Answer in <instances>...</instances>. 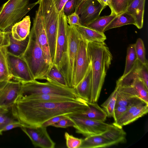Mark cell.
<instances>
[{
    "label": "cell",
    "mask_w": 148,
    "mask_h": 148,
    "mask_svg": "<svg viewBox=\"0 0 148 148\" xmlns=\"http://www.w3.org/2000/svg\"><path fill=\"white\" fill-rule=\"evenodd\" d=\"M89 108L83 99L60 102L17 99L11 106L14 118L24 126L37 127L56 116L77 114Z\"/></svg>",
    "instance_id": "cell-1"
},
{
    "label": "cell",
    "mask_w": 148,
    "mask_h": 148,
    "mask_svg": "<svg viewBox=\"0 0 148 148\" xmlns=\"http://www.w3.org/2000/svg\"><path fill=\"white\" fill-rule=\"evenodd\" d=\"M87 50L91 65L92 87L90 102L97 101L113 56L105 43H88Z\"/></svg>",
    "instance_id": "cell-2"
},
{
    "label": "cell",
    "mask_w": 148,
    "mask_h": 148,
    "mask_svg": "<svg viewBox=\"0 0 148 148\" xmlns=\"http://www.w3.org/2000/svg\"><path fill=\"white\" fill-rule=\"evenodd\" d=\"M20 57L27 63L34 79H45L51 66L46 62L42 49L31 29L27 48Z\"/></svg>",
    "instance_id": "cell-3"
},
{
    "label": "cell",
    "mask_w": 148,
    "mask_h": 148,
    "mask_svg": "<svg viewBox=\"0 0 148 148\" xmlns=\"http://www.w3.org/2000/svg\"><path fill=\"white\" fill-rule=\"evenodd\" d=\"M40 0L29 3V0H8L0 7V30L10 31Z\"/></svg>",
    "instance_id": "cell-4"
},
{
    "label": "cell",
    "mask_w": 148,
    "mask_h": 148,
    "mask_svg": "<svg viewBox=\"0 0 148 148\" xmlns=\"http://www.w3.org/2000/svg\"><path fill=\"white\" fill-rule=\"evenodd\" d=\"M38 94H53L76 99H82L78 95L74 88L61 86L47 81L42 82L34 80L21 84L19 94L17 99Z\"/></svg>",
    "instance_id": "cell-5"
},
{
    "label": "cell",
    "mask_w": 148,
    "mask_h": 148,
    "mask_svg": "<svg viewBox=\"0 0 148 148\" xmlns=\"http://www.w3.org/2000/svg\"><path fill=\"white\" fill-rule=\"evenodd\" d=\"M82 38L75 25H69L66 56L61 72L64 76L69 87L73 88L77 56L79 42Z\"/></svg>",
    "instance_id": "cell-6"
},
{
    "label": "cell",
    "mask_w": 148,
    "mask_h": 148,
    "mask_svg": "<svg viewBox=\"0 0 148 148\" xmlns=\"http://www.w3.org/2000/svg\"><path fill=\"white\" fill-rule=\"evenodd\" d=\"M39 4L44 18L51 57L53 59L55 52L59 14L53 0H40Z\"/></svg>",
    "instance_id": "cell-7"
},
{
    "label": "cell",
    "mask_w": 148,
    "mask_h": 148,
    "mask_svg": "<svg viewBox=\"0 0 148 148\" xmlns=\"http://www.w3.org/2000/svg\"><path fill=\"white\" fill-rule=\"evenodd\" d=\"M67 16L63 10L59 14L55 52L53 64L62 71L65 64L68 42Z\"/></svg>",
    "instance_id": "cell-8"
},
{
    "label": "cell",
    "mask_w": 148,
    "mask_h": 148,
    "mask_svg": "<svg viewBox=\"0 0 148 148\" xmlns=\"http://www.w3.org/2000/svg\"><path fill=\"white\" fill-rule=\"evenodd\" d=\"M75 123L73 127L76 132L86 137L100 135L106 131L112 124L94 121L75 114L68 115Z\"/></svg>",
    "instance_id": "cell-9"
},
{
    "label": "cell",
    "mask_w": 148,
    "mask_h": 148,
    "mask_svg": "<svg viewBox=\"0 0 148 148\" xmlns=\"http://www.w3.org/2000/svg\"><path fill=\"white\" fill-rule=\"evenodd\" d=\"M31 30L33 31L43 51L46 62L50 66L53 64L46 33L45 22L40 5L36 11Z\"/></svg>",
    "instance_id": "cell-10"
},
{
    "label": "cell",
    "mask_w": 148,
    "mask_h": 148,
    "mask_svg": "<svg viewBox=\"0 0 148 148\" xmlns=\"http://www.w3.org/2000/svg\"><path fill=\"white\" fill-rule=\"evenodd\" d=\"M105 7L97 0H78L74 12L79 16L81 25L86 27L99 16Z\"/></svg>",
    "instance_id": "cell-11"
},
{
    "label": "cell",
    "mask_w": 148,
    "mask_h": 148,
    "mask_svg": "<svg viewBox=\"0 0 148 148\" xmlns=\"http://www.w3.org/2000/svg\"><path fill=\"white\" fill-rule=\"evenodd\" d=\"M7 58L14 81L22 84L35 80L27 63L21 57L8 53Z\"/></svg>",
    "instance_id": "cell-12"
},
{
    "label": "cell",
    "mask_w": 148,
    "mask_h": 148,
    "mask_svg": "<svg viewBox=\"0 0 148 148\" xmlns=\"http://www.w3.org/2000/svg\"><path fill=\"white\" fill-rule=\"evenodd\" d=\"M28 136L35 147L54 148L55 143L49 136L47 127L42 126L31 127L24 126L21 127Z\"/></svg>",
    "instance_id": "cell-13"
},
{
    "label": "cell",
    "mask_w": 148,
    "mask_h": 148,
    "mask_svg": "<svg viewBox=\"0 0 148 148\" xmlns=\"http://www.w3.org/2000/svg\"><path fill=\"white\" fill-rule=\"evenodd\" d=\"M88 43L82 38L79 42L75 71L74 88L84 77L90 64L87 50Z\"/></svg>",
    "instance_id": "cell-14"
},
{
    "label": "cell",
    "mask_w": 148,
    "mask_h": 148,
    "mask_svg": "<svg viewBox=\"0 0 148 148\" xmlns=\"http://www.w3.org/2000/svg\"><path fill=\"white\" fill-rule=\"evenodd\" d=\"M21 83L11 80L0 83V107L11 106L18 97Z\"/></svg>",
    "instance_id": "cell-15"
},
{
    "label": "cell",
    "mask_w": 148,
    "mask_h": 148,
    "mask_svg": "<svg viewBox=\"0 0 148 148\" xmlns=\"http://www.w3.org/2000/svg\"><path fill=\"white\" fill-rule=\"evenodd\" d=\"M92 87V73L90 64L84 77L74 88L81 98L90 102Z\"/></svg>",
    "instance_id": "cell-16"
},
{
    "label": "cell",
    "mask_w": 148,
    "mask_h": 148,
    "mask_svg": "<svg viewBox=\"0 0 148 148\" xmlns=\"http://www.w3.org/2000/svg\"><path fill=\"white\" fill-rule=\"evenodd\" d=\"M29 16L25 17L21 20L14 24L12 27L10 32L13 38L18 41L25 39L30 32L31 21Z\"/></svg>",
    "instance_id": "cell-17"
},
{
    "label": "cell",
    "mask_w": 148,
    "mask_h": 148,
    "mask_svg": "<svg viewBox=\"0 0 148 148\" xmlns=\"http://www.w3.org/2000/svg\"><path fill=\"white\" fill-rule=\"evenodd\" d=\"M145 0H132L126 11L134 17L135 25L139 29L143 26Z\"/></svg>",
    "instance_id": "cell-18"
},
{
    "label": "cell",
    "mask_w": 148,
    "mask_h": 148,
    "mask_svg": "<svg viewBox=\"0 0 148 148\" xmlns=\"http://www.w3.org/2000/svg\"><path fill=\"white\" fill-rule=\"evenodd\" d=\"M88 104L89 108L87 110L74 114L94 121L104 122L107 116L103 109L97 102H88Z\"/></svg>",
    "instance_id": "cell-19"
},
{
    "label": "cell",
    "mask_w": 148,
    "mask_h": 148,
    "mask_svg": "<svg viewBox=\"0 0 148 148\" xmlns=\"http://www.w3.org/2000/svg\"><path fill=\"white\" fill-rule=\"evenodd\" d=\"M101 135L113 145L124 143L126 141V133L122 127L113 124Z\"/></svg>",
    "instance_id": "cell-20"
},
{
    "label": "cell",
    "mask_w": 148,
    "mask_h": 148,
    "mask_svg": "<svg viewBox=\"0 0 148 148\" xmlns=\"http://www.w3.org/2000/svg\"><path fill=\"white\" fill-rule=\"evenodd\" d=\"M75 26L82 39L88 43L104 42L106 39L104 33H101L82 25Z\"/></svg>",
    "instance_id": "cell-21"
},
{
    "label": "cell",
    "mask_w": 148,
    "mask_h": 148,
    "mask_svg": "<svg viewBox=\"0 0 148 148\" xmlns=\"http://www.w3.org/2000/svg\"><path fill=\"white\" fill-rule=\"evenodd\" d=\"M113 145L101 134L86 137L83 139L79 148H105Z\"/></svg>",
    "instance_id": "cell-22"
},
{
    "label": "cell",
    "mask_w": 148,
    "mask_h": 148,
    "mask_svg": "<svg viewBox=\"0 0 148 148\" xmlns=\"http://www.w3.org/2000/svg\"><path fill=\"white\" fill-rule=\"evenodd\" d=\"M7 47L0 48V83L12 79L7 58Z\"/></svg>",
    "instance_id": "cell-23"
},
{
    "label": "cell",
    "mask_w": 148,
    "mask_h": 148,
    "mask_svg": "<svg viewBox=\"0 0 148 148\" xmlns=\"http://www.w3.org/2000/svg\"><path fill=\"white\" fill-rule=\"evenodd\" d=\"M45 79L47 82L59 86L69 87L64 76L53 64L50 66L46 75Z\"/></svg>",
    "instance_id": "cell-24"
},
{
    "label": "cell",
    "mask_w": 148,
    "mask_h": 148,
    "mask_svg": "<svg viewBox=\"0 0 148 148\" xmlns=\"http://www.w3.org/2000/svg\"><path fill=\"white\" fill-rule=\"evenodd\" d=\"M129 24L135 25V20L131 14L126 11L117 15L106 27L104 32L110 29Z\"/></svg>",
    "instance_id": "cell-25"
},
{
    "label": "cell",
    "mask_w": 148,
    "mask_h": 148,
    "mask_svg": "<svg viewBox=\"0 0 148 148\" xmlns=\"http://www.w3.org/2000/svg\"><path fill=\"white\" fill-rule=\"evenodd\" d=\"M29 36L24 40L18 41L14 39L10 33V44L7 47L8 53L14 55L21 57L25 52L27 45Z\"/></svg>",
    "instance_id": "cell-26"
},
{
    "label": "cell",
    "mask_w": 148,
    "mask_h": 148,
    "mask_svg": "<svg viewBox=\"0 0 148 148\" xmlns=\"http://www.w3.org/2000/svg\"><path fill=\"white\" fill-rule=\"evenodd\" d=\"M82 99H76L69 97L53 94H38L27 96L19 99L44 101L60 102L76 101Z\"/></svg>",
    "instance_id": "cell-27"
},
{
    "label": "cell",
    "mask_w": 148,
    "mask_h": 148,
    "mask_svg": "<svg viewBox=\"0 0 148 148\" xmlns=\"http://www.w3.org/2000/svg\"><path fill=\"white\" fill-rule=\"evenodd\" d=\"M117 15L111 14L110 15L99 16L86 27L101 33H104L106 27Z\"/></svg>",
    "instance_id": "cell-28"
},
{
    "label": "cell",
    "mask_w": 148,
    "mask_h": 148,
    "mask_svg": "<svg viewBox=\"0 0 148 148\" xmlns=\"http://www.w3.org/2000/svg\"><path fill=\"white\" fill-rule=\"evenodd\" d=\"M131 0H108L111 14L119 15L126 11Z\"/></svg>",
    "instance_id": "cell-29"
},
{
    "label": "cell",
    "mask_w": 148,
    "mask_h": 148,
    "mask_svg": "<svg viewBox=\"0 0 148 148\" xmlns=\"http://www.w3.org/2000/svg\"><path fill=\"white\" fill-rule=\"evenodd\" d=\"M137 60L135 44H131L129 45L127 48L124 71L121 77L124 76L131 70Z\"/></svg>",
    "instance_id": "cell-30"
},
{
    "label": "cell",
    "mask_w": 148,
    "mask_h": 148,
    "mask_svg": "<svg viewBox=\"0 0 148 148\" xmlns=\"http://www.w3.org/2000/svg\"><path fill=\"white\" fill-rule=\"evenodd\" d=\"M17 120L13 116L11 106L0 107V135H2L3 130L9 123Z\"/></svg>",
    "instance_id": "cell-31"
},
{
    "label": "cell",
    "mask_w": 148,
    "mask_h": 148,
    "mask_svg": "<svg viewBox=\"0 0 148 148\" xmlns=\"http://www.w3.org/2000/svg\"><path fill=\"white\" fill-rule=\"evenodd\" d=\"M131 85L135 89L139 98L148 104V88L140 78H136L133 81Z\"/></svg>",
    "instance_id": "cell-32"
},
{
    "label": "cell",
    "mask_w": 148,
    "mask_h": 148,
    "mask_svg": "<svg viewBox=\"0 0 148 148\" xmlns=\"http://www.w3.org/2000/svg\"><path fill=\"white\" fill-rule=\"evenodd\" d=\"M117 96V91L115 89L107 99L101 105L108 117H113Z\"/></svg>",
    "instance_id": "cell-33"
},
{
    "label": "cell",
    "mask_w": 148,
    "mask_h": 148,
    "mask_svg": "<svg viewBox=\"0 0 148 148\" xmlns=\"http://www.w3.org/2000/svg\"><path fill=\"white\" fill-rule=\"evenodd\" d=\"M145 104L147 103L142 100L140 99L131 106L120 118L113 124L117 126L122 127L124 123L129 117L138 108Z\"/></svg>",
    "instance_id": "cell-34"
},
{
    "label": "cell",
    "mask_w": 148,
    "mask_h": 148,
    "mask_svg": "<svg viewBox=\"0 0 148 148\" xmlns=\"http://www.w3.org/2000/svg\"><path fill=\"white\" fill-rule=\"evenodd\" d=\"M134 44L138 60L143 65L148 64V61L145 57V48L142 40L140 38H138Z\"/></svg>",
    "instance_id": "cell-35"
},
{
    "label": "cell",
    "mask_w": 148,
    "mask_h": 148,
    "mask_svg": "<svg viewBox=\"0 0 148 148\" xmlns=\"http://www.w3.org/2000/svg\"><path fill=\"white\" fill-rule=\"evenodd\" d=\"M148 112V104H145L138 108L128 118L123 126L128 125L147 114Z\"/></svg>",
    "instance_id": "cell-36"
},
{
    "label": "cell",
    "mask_w": 148,
    "mask_h": 148,
    "mask_svg": "<svg viewBox=\"0 0 148 148\" xmlns=\"http://www.w3.org/2000/svg\"><path fill=\"white\" fill-rule=\"evenodd\" d=\"M66 147L68 148H79L83 139L75 137L67 132L64 133Z\"/></svg>",
    "instance_id": "cell-37"
},
{
    "label": "cell",
    "mask_w": 148,
    "mask_h": 148,
    "mask_svg": "<svg viewBox=\"0 0 148 148\" xmlns=\"http://www.w3.org/2000/svg\"><path fill=\"white\" fill-rule=\"evenodd\" d=\"M75 125L74 121L68 116V118L62 119L51 126L56 127L66 128L70 127H73Z\"/></svg>",
    "instance_id": "cell-38"
},
{
    "label": "cell",
    "mask_w": 148,
    "mask_h": 148,
    "mask_svg": "<svg viewBox=\"0 0 148 148\" xmlns=\"http://www.w3.org/2000/svg\"><path fill=\"white\" fill-rule=\"evenodd\" d=\"M78 0H68L66 3L63 10L66 16H67L74 12L76 5Z\"/></svg>",
    "instance_id": "cell-39"
},
{
    "label": "cell",
    "mask_w": 148,
    "mask_h": 148,
    "mask_svg": "<svg viewBox=\"0 0 148 148\" xmlns=\"http://www.w3.org/2000/svg\"><path fill=\"white\" fill-rule=\"evenodd\" d=\"M130 106H115L114 110L113 116L114 120V122H116L126 112Z\"/></svg>",
    "instance_id": "cell-40"
},
{
    "label": "cell",
    "mask_w": 148,
    "mask_h": 148,
    "mask_svg": "<svg viewBox=\"0 0 148 148\" xmlns=\"http://www.w3.org/2000/svg\"><path fill=\"white\" fill-rule=\"evenodd\" d=\"M148 64H142L139 69V78L145 83L148 88Z\"/></svg>",
    "instance_id": "cell-41"
},
{
    "label": "cell",
    "mask_w": 148,
    "mask_h": 148,
    "mask_svg": "<svg viewBox=\"0 0 148 148\" xmlns=\"http://www.w3.org/2000/svg\"><path fill=\"white\" fill-rule=\"evenodd\" d=\"M68 115L62 114L54 116L44 122L41 126L47 127L51 126L53 124L55 123L60 120L68 117Z\"/></svg>",
    "instance_id": "cell-42"
},
{
    "label": "cell",
    "mask_w": 148,
    "mask_h": 148,
    "mask_svg": "<svg viewBox=\"0 0 148 148\" xmlns=\"http://www.w3.org/2000/svg\"><path fill=\"white\" fill-rule=\"evenodd\" d=\"M67 21L69 25H81L79 16L75 12L67 16Z\"/></svg>",
    "instance_id": "cell-43"
},
{
    "label": "cell",
    "mask_w": 148,
    "mask_h": 148,
    "mask_svg": "<svg viewBox=\"0 0 148 148\" xmlns=\"http://www.w3.org/2000/svg\"><path fill=\"white\" fill-rule=\"evenodd\" d=\"M24 125L18 120L12 122L6 125L3 130V132L10 130L16 127H21Z\"/></svg>",
    "instance_id": "cell-44"
},
{
    "label": "cell",
    "mask_w": 148,
    "mask_h": 148,
    "mask_svg": "<svg viewBox=\"0 0 148 148\" xmlns=\"http://www.w3.org/2000/svg\"><path fill=\"white\" fill-rule=\"evenodd\" d=\"M68 0H53L55 6L59 14L63 11L64 6Z\"/></svg>",
    "instance_id": "cell-45"
},
{
    "label": "cell",
    "mask_w": 148,
    "mask_h": 148,
    "mask_svg": "<svg viewBox=\"0 0 148 148\" xmlns=\"http://www.w3.org/2000/svg\"><path fill=\"white\" fill-rule=\"evenodd\" d=\"M10 33L8 35L0 37V48L3 47H7L10 44Z\"/></svg>",
    "instance_id": "cell-46"
},
{
    "label": "cell",
    "mask_w": 148,
    "mask_h": 148,
    "mask_svg": "<svg viewBox=\"0 0 148 148\" xmlns=\"http://www.w3.org/2000/svg\"><path fill=\"white\" fill-rule=\"evenodd\" d=\"M102 5L106 7L108 5V0H97Z\"/></svg>",
    "instance_id": "cell-47"
},
{
    "label": "cell",
    "mask_w": 148,
    "mask_h": 148,
    "mask_svg": "<svg viewBox=\"0 0 148 148\" xmlns=\"http://www.w3.org/2000/svg\"><path fill=\"white\" fill-rule=\"evenodd\" d=\"M10 31L4 32L0 30V37H3L6 36L10 34Z\"/></svg>",
    "instance_id": "cell-48"
},
{
    "label": "cell",
    "mask_w": 148,
    "mask_h": 148,
    "mask_svg": "<svg viewBox=\"0 0 148 148\" xmlns=\"http://www.w3.org/2000/svg\"><path fill=\"white\" fill-rule=\"evenodd\" d=\"M132 0H131V1H132Z\"/></svg>",
    "instance_id": "cell-49"
}]
</instances>
